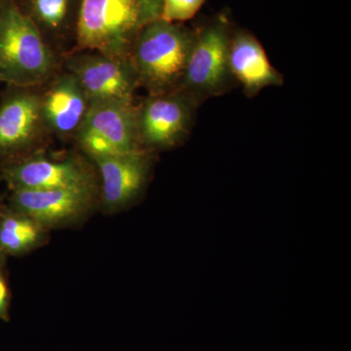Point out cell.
Instances as JSON below:
<instances>
[{"instance_id":"11","label":"cell","mask_w":351,"mask_h":351,"mask_svg":"<svg viewBox=\"0 0 351 351\" xmlns=\"http://www.w3.org/2000/svg\"><path fill=\"white\" fill-rule=\"evenodd\" d=\"M100 179V211L107 216L131 207L151 179L152 152L141 151L92 161Z\"/></svg>"},{"instance_id":"7","label":"cell","mask_w":351,"mask_h":351,"mask_svg":"<svg viewBox=\"0 0 351 351\" xmlns=\"http://www.w3.org/2000/svg\"><path fill=\"white\" fill-rule=\"evenodd\" d=\"M198 103L182 89L149 95L136 106L141 147L152 154L179 145L191 131Z\"/></svg>"},{"instance_id":"8","label":"cell","mask_w":351,"mask_h":351,"mask_svg":"<svg viewBox=\"0 0 351 351\" xmlns=\"http://www.w3.org/2000/svg\"><path fill=\"white\" fill-rule=\"evenodd\" d=\"M11 191L9 206L50 232L82 226L100 211V186Z\"/></svg>"},{"instance_id":"5","label":"cell","mask_w":351,"mask_h":351,"mask_svg":"<svg viewBox=\"0 0 351 351\" xmlns=\"http://www.w3.org/2000/svg\"><path fill=\"white\" fill-rule=\"evenodd\" d=\"M3 179L11 191L100 186L96 166L86 156L75 154L51 156L46 151L6 166Z\"/></svg>"},{"instance_id":"13","label":"cell","mask_w":351,"mask_h":351,"mask_svg":"<svg viewBox=\"0 0 351 351\" xmlns=\"http://www.w3.org/2000/svg\"><path fill=\"white\" fill-rule=\"evenodd\" d=\"M228 64L235 78L248 95H255L269 86L282 84V76L270 64L262 44L247 32L230 38Z\"/></svg>"},{"instance_id":"14","label":"cell","mask_w":351,"mask_h":351,"mask_svg":"<svg viewBox=\"0 0 351 351\" xmlns=\"http://www.w3.org/2000/svg\"><path fill=\"white\" fill-rule=\"evenodd\" d=\"M50 230L12 207L0 210V257H23L45 246Z\"/></svg>"},{"instance_id":"2","label":"cell","mask_w":351,"mask_h":351,"mask_svg":"<svg viewBox=\"0 0 351 351\" xmlns=\"http://www.w3.org/2000/svg\"><path fill=\"white\" fill-rule=\"evenodd\" d=\"M56 53L40 29L18 7L0 17V76L18 87L36 88L58 73Z\"/></svg>"},{"instance_id":"1","label":"cell","mask_w":351,"mask_h":351,"mask_svg":"<svg viewBox=\"0 0 351 351\" xmlns=\"http://www.w3.org/2000/svg\"><path fill=\"white\" fill-rule=\"evenodd\" d=\"M162 0H82L77 23L78 51L130 58L143 29L160 19Z\"/></svg>"},{"instance_id":"17","label":"cell","mask_w":351,"mask_h":351,"mask_svg":"<svg viewBox=\"0 0 351 351\" xmlns=\"http://www.w3.org/2000/svg\"><path fill=\"white\" fill-rule=\"evenodd\" d=\"M10 289H9L8 281L4 274L2 263H0V319L4 322H9L10 320Z\"/></svg>"},{"instance_id":"4","label":"cell","mask_w":351,"mask_h":351,"mask_svg":"<svg viewBox=\"0 0 351 351\" xmlns=\"http://www.w3.org/2000/svg\"><path fill=\"white\" fill-rule=\"evenodd\" d=\"M90 160L141 151L134 103L95 101L73 137Z\"/></svg>"},{"instance_id":"16","label":"cell","mask_w":351,"mask_h":351,"mask_svg":"<svg viewBox=\"0 0 351 351\" xmlns=\"http://www.w3.org/2000/svg\"><path fill=\"white\" fill-rule=\"evenodd\" d=\"M205 0H162L160 19L167 22H184L195 17Z\"/></svg>"},{"instance_id":"15","label":"cell","mask_w":351,"mask_h":351,"mask_svg":"<svg viewBox=\"0 0 351 351\" xmlns=\"http://www.w3.org/2000/svg\"><path fill=\"white\" fill-rule=\"evenodd\" d=\"M32 10L39 22L57 31L68 16L69 0H32Z\"/></svg>"},{"instance_id":"12","label":"cell","mask_w":351,"mask_h":351,"mask_svg":"<svg viewBox=\"0 0 351 351\" xmlns=\"http://www.w3.org/2000/svg\"><path fill=\"white\" fill-rule=\"evenodd\" d=\"M40 91L41 112L51 135L60 138L75 137L82 126L91 101L77 78L69 71L58 73Z\"/></svg>"},{"instance_id":"10","label":"cell","mask_w":351,"mask_h":351,"mask_svg":"<svg viewBox=\"0 0 351 351\" xmlns=\"http://www.w3.org/2000/svg\"><path fill=\"white\" fill-rule=\"evenodd\" d=\"M64 64L66 71L77 78L91 103H134V94L140 84L130 58L78 51L66 58Z\"/></svg>"},{"instance_id":"6","label":"cell","mask_w":351,"mask_h":351,"mask_svg":"<svg viewBox=\"0 0 351 351\" xmlns=\"http://www.w3.org/2000/svg\"><path fill=\"white\" fill-rule=\"evenodd\" d=\"M50 136L36 88L20 87L0 106V157L6 166L46 151Z\"/></svg>"},{"instance_id":"3","label":"cell","mask_w":351,"mask_h":351,"mask_svg":"<svg viewBox=\"0 0 351 351\" xmlns=\"http://www.w3.org/2000/svg\"><path fill=\"white\" fill-rule=\"evenodd\" d=\"M193 40L195 34L176 23L158 19L145 25L131 52L140 86L149 95L179 89Z\"/></svg>"},{"instance_id":"9","label":"cell","mask_w":351,"mask_h":351,"mask_svg":"<svg viewBox=\"0 0 351 351\" xmlns=\"http://www.w3.org/2000/svg\"><path fill=\"white\" fill-rule=\"evenodd\" d=\"M230 44V36L223 23L195 34L179 89L198 101L223 93L233 80L228 64Z\"/></svg>"}]
</instances>
